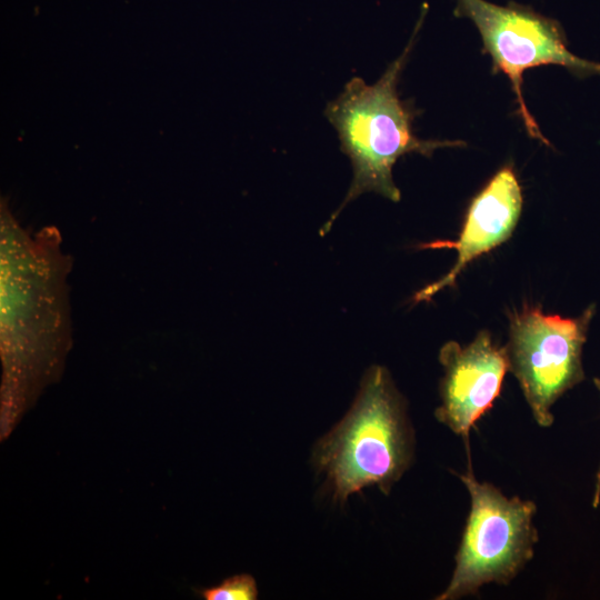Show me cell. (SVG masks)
Masks as SVG:
<instances>
[{
  "instance_id": "cell-5",
  "label": "cell",
  "mask_w": 600,
  "mask_h": 600,
  "mask_svg": "<svg viewBox=\"0 0 600 600\" xmlns=\"http://www.w3.org/2000/svg\"><path fill=\"white\" fill-rule=\"evenodd\" d=\"M593 312L591 306L580 317L562 318L531 306L510 317L509 370L541 428L552 426L553 403L584 378L582 347Z\"/></svg>"
},
{
  "instance_id": "cell-9",
  "label": "cell",
  "mask_w": 600,
  "mask_h": 600,
  "mask_svg": "<svg viewBox=\"0 0 600 600\" xmlns=\"http://www.w3.org/2000/svg\"><path fill=\"white\" fill-rule=\"evenodd\" d=\"M593 382H594L596 387L598 388V390L600 391V379H594ZM599 492H600V471H599V476H598V484H597V489H596L593 506H597V503H598Z\"/></svg>"
},
{
  "instance_id": "cell-4",
  "label": "cell",
  "mask_w": 600,
  "mask_h": 600,
  "mask_svg": "<svg viewBox=\"0 0 600 600\" xmlns=\"http://www.w3.org/2000/svg\"><path fill=\"white\" fill-rule=\"evenodd\" d=\"M453 14L474 23L482 39V51L492 59L493 72H502L511 82L517 113L528 134L550 146L527 108L522 92L524 71L557 64L584 78L600 76V62L573 54L557 20L516 2L498 6L487 0H457Z\"/></svg>"
},
{
  "instance_id": "cell-7",
  "label": "cell",
  "mask_w": 600,
  "mask_h": 600,
  "mask_svg": "<svg viewBox=\"0 0 600 600\" xmlns=\"http://www.w3.org/2000/svg\"><path fill=\"white\" fill-rule=\"evenodd\" d=\"M522 204L517 174L511 166H504L471 200L458 240H436L418 247L454 249L458 257L446 276L419 290L412 301H429L443 288L453 286L470 262L507 241L519 221Z\"/></svg>"
},
{
  "instance_id": "cell-8",
  "label": "cell",
  "mask_w": 600,
  "mask_h": 600,
  "mask_svg": "<svg viewBox=\"0 0 600 600\" xmlns=\"http://www.w3.org/2000/svg\"><path fill=\"white\" fill-rule=\"evenodd\" d=\"M206 600H256L258 587L256 579L248 573L234 574L218 586L199 591Z\"/></svg>"
},
{
  "instance_id": "cell-3",
  "label": "cell",
  "mask_w": 600,
  "mask_h": 600,
  "mask_svg": "<svg viewBox=\"0 0 600 600\" xmlns=\"http://www.w3.org/2000/svg\"><path fill=\"white\" fill-rule=\"evenodd\" d=\"M470 494V511L447 588L436 599L477 594L487 583L508 584L533 558L538 531L531 500L509 498L489 482H479L468 464L459 476Z\"/></svg>"
},
{
  "instance_id": "cell-1",
  "label": "cell",
  "mask_w": 600,
  "mask_h": 600,
  "mask_svg": "<svg viewBox=\"0 0 600 600\" xmlns=\"http://www.w3.org/2000/svg\"><path fill=\"white\" fill-rule=\"evenodd\" d=\"M424 13L401 54L373 84L353 77L326 107L324 114L338 132L341 151L350 159L352 181L342 203L321 228L322 236L342 209L366 192L400 201L392 168L402 156L416 152L430 157L437 149L466 146L461 140L419 139L412 128L416 111L397 90Z\"/></svg>"
},
{
  "instance_id": "cell-2",
  "label": "cell",
  "mask_w": 600,
  "mask_h": 600,
  "mask_svg": "<svg viewBox=\"0 0 600 600\" xmlns=\"http://www.w3.org/2000/svg\"><path fill=\"white\" fill-rule=\"evenodd\" d=\"M414 433L390 372L372 366L344 417L314 444L311 463L340 504L368 487L389 494L410 468Z\"/></svg>"
},
{
  "instance_id": "cell-6",
  "label": "cell",
  "mask_w": 600,
  "mask_h": 600,
  "mask_svg": "<svg viewBox=\"0 0 600 600\" xmlns=\"http://www.w3.org/2000/svg\"><path fill=\"white\" fill-rule=\"evenodd\" d=\"M439 361L444 376L434 416L464 440L469 451L470 430L493 406L509 370L506 350L493 343L488 331H481L464 347L456 341L444 343Z\"/></svg>"
}]
</instances>
